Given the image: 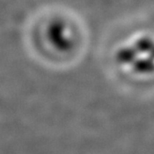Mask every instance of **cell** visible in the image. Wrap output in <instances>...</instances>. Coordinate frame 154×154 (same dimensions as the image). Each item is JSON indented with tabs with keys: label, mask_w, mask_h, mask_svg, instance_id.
Instances as JSON below:
<instances>
[{
	"label": "cell",
	"mask_w": 154,
	"mask_h": 154,
	"mask_svg": "<svg viewBox=\"0 0 154 154\" xmlns=\"http://www.w3.org/2000/svg\"><path fill=\"white\" fill-rule=\"evenodd\" d=\"M116 65L138 78L154 75V33L139 31L128 35L114 52Z\"/></svg>",
	"instance_id": "cell-1"
},
{
	"label": "cell",
	"mask_w": 154,
	"mask_h": 154,
	"mask_svg": "<svg viewBox=\"0 0 154 154\" xmlns=\"http://www.w3.org/2000/svg\"><path fill=\"white\" fill-rule=\"evenodd\" d=\"M40 28L45 48L57 56H67L76 48L79 36L74 22L68 17L53 16L45 19Z\"/></svg>",
	"instance_id": "cell-2"
}]
</instances>
